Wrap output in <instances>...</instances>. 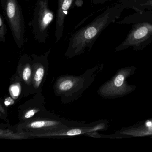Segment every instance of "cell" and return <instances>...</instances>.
Here are the masks:
<instances>
[{"mask_svg": "<svg viewBox=\"0 0 152 152\" xmlns=\"http://www.w3.org/2000/svg\"><path fill=\"white\" fill-rule=\"evenodd\" d=\"M114 11L108 9L91 23L75 31L69 39L66 55L72 57L80 55L87 48H91L104 28L114 19Z\"/></svg>", "mask_w": 152, "mask_h": 152, "instance_id": "1", "label": "cell"}, {"mask_svg": "<svg viewBox=\"0 0 152 152\" xmlns=\"http://www.w3.org/2000/svg\"><path fill=\"white\" fill-rule=\"evenodd\" d=\"M49 0H36L32 29L35 40L45 43L49 35V30L55 19V12L48 5Z\"/></svg>", "mask_w": 152, "mask_h": 152, "instance_id": "2", "label": "cell"}, {"mask_svg": "<svg viewBox=\"0 0 152 152\" xmlns=\"http://www.w3.org/2000/svg\"><path fill=\"white\" fill-rule=\"evenodd\" d=\"M1 6L14 40L18 48H21L24 44L25 33L22 8L18 0H1Z\"/></svg>", "mask_w": 152, "mask_h": 152, "instance_id": "3", "label": "cell"}, {"mask_svg": "<svg viewBox=\"0 0 152 152\" xmlns=\"http://www.w3.org/2000/svg\"><path fill=\"white\" fill-rule=\"evenodd\" d=\"M152 34V24L144 23L136 26L124 41L119 47L120 50L137 45L144 42Z\"/></svg>", "mask_w": 152, "mask_h": 152, "instance_id": "4", "label": "cell"}, {"mask_svg": "<svg viewBox=\"0 0 152 152\" xmlns=\"http://www.w3.org/2000/svg\"><path fill=\"white\" fill-rule=\"evenodd\" d=\"M76 0H58L56 15L55 36L56 43L61 39L64 34L65 19L71 9L74 7Z\"/></svg>", "mask_w": 152, "mask_h": 152, "instance_id": "5", "label": "cell"}, {"mask_svg": "<svg viewBox=\"0 0 152 152\" xmlns=\"http://www.w3.org/2000/svg\"><path fill=\"white\" fill-rule=\"evenodd\" d=\"M130 71H131V69L127 68V69L120 70L116 74L115 76L113 78V80L110 81L109 83L106 85V87H109V88H107L106 89H108L109 90L107 92L109 96L121 95L119 91L121 89L120 88L124 85L127 76L130 74L128 73L130 72Z\"/></svg>", "mask_w": 152, "mask_h": 152, "instance_id": "6", "label": "cell"}, {"mask_svg": "<svg viewBox=\"0 0 152 152\" xmlns=\"http://www.w3.org/2000/svg\"><path fill=\"white\" fill-rule=\"evenodd\" d=\"M121 134L133 136L152 135V120H148L145 123V124H142L141 126H134L124 130L122 131Z\"/></svg>", "mask_w": 152, "mask_h": 152, "instance_id": "7", "label": "cell"}, {"mask_svg": "<svg viewBox=\"0 0 152 152\" xmlns=\"http://www.w3.org/2000/svg\"><path fill=\"white\" fill-rule=\"evenodd\" d=\"M59 124L58 122L50 120H36L28 123L24 128L30 131H39V129L46 130L47 129H49L50 128H57Z\"/></svg>", "mask_w": 152, "mask_h": 152, "instance_id": "8", "label": "cell"}, {"mask_svg": "<svg viewBox=\"0 0 152 152\" xmlns=\"http://www.w3.org/2000/svg\"><path fill=\"white\" fill-rule=\"evenodd\" d=\"M74 86V81L72 79H67L59 83L58 88L60 91L64 92L72 89Z\"/></svg>", "mask_w": 152, "mask_h": 152, "instance_id": "9", "label": "cell"}, {"mask_svg": "<svg viewBox=\"0 0 152 152\" xmlns=\"http://www.w3.org/2000/svg\"><path fill=\"white\" fill-rule=\"evenodd\" d=\"M7 31V29L4 17L1 14H0V41L3 43H5L6 42V35Z\"/></svg>", "mask_w": 152, "mask_h": 152, "instance_id": "10", "label": "cell"}, {"mask_svg": "<svg viewBox=\"0 0 152 152\" xmlns=\"http://www.w3.org/2000/svg\"><path fill=\"white\" fill-rule=\"evenodd\" d=\"M39 111V109L37 108H30L28 109L23 115V119L27 120L31 119L32 117H34Z\"/></svg>", "mask_w": 152, "mask_h": 152, "instance_id": "11", "label": "cell"}, {"mask_svg": "<svg viewBox=\"0 0 152 152\" xmlns=\"http://www.w3.org/2000/svg\"><path fill=\"white\" fill-rule=\"evenodd\" d=\"M11 95L14 97H17L20 93V88L17 84L12 85L10 87Z\"/></svg>", "mask_w": 152, "mask_h": 152, "instance_id": "12", "label": "cell"}, {"mask_svg": "<svg viewBox=\"0 0 152 152\" xmlns=\"http://www.w3.org/2000/svg\"><path fill=\"white\" fill-rule=\"evenodd\" d=\"M83 132V130L80 129H72L66 132V133H63L61 135H66V136H76V135H80Z\"/></svg>", "mask_w": 152, "mask_h": 152, "instance_id": "13", "label": "cell"}, {"mask_svg": "<svg viewBox=\"0 0 152 152\" xmlns=\"http://www.w3.org/2000/svg\"><path fill=\"white\" fill-rule=\"evenodd\" d=\"M14 100H13V99H12V98H8L5 101V104L7 106H9L12 104H14Z\"/></svg>", "mask_w": 152, "mask_h": 152, "instance_id": "14", "label": "cell"}, {"mask_svg": "<svg viewBox=\"0 0 152 152\" xmlns=\"http://www.w3.org/2000/svg\"><path fill=\"white\" fill-rule=\"evenodd\" d=\"M83 4V0H76L75 3V6L77 7H80L82 6Z\"/></svg>", "mask_w": 152, "mask_h": 152, "instance_id": "15", "label": "cell"}, {"mask_svg": "<svg viewBox=\"0 0 152 152\" xmlns=\"http://www.w3.org/2000/svg\"><path fill=\"white\" fill-rule=\"evenodd\" d=\"M142 6H150L152 7V0H148L146 3L142 4Z\"/></svg>", "mask_w": 152, "mask_h": 152, "instance_id": "16", "label": "cell"}, {"mask_svg": "<svg viewBox=\"0 0 152 152\" xmlns=\"http://www.w3.org/2000/svg\"><path fill=\"white\" fill-rule=\"evenodd\" d=\"M93 3L95 4H98V3H100V2H104L106 0H92Z\"/></svg>", "mask_w": 152, "mask_h": 152, "instance_id": "17", "label": "cell"}]
</instances>
